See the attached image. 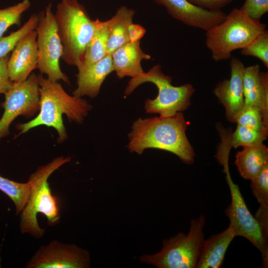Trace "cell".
<instances>
[{
    "instance_id": "1",
    "label": "cell",
    "mask_w": 268,
    "mask_h": 268,
    "mask_svg": "<svg viewBox=\"0 0 268 268\" xmlns=\"http://www.w3.org/2000/svg\"><path fill=\"white\" fill-rule=\"evenodd\" d=\"M187 123L182 112L168 117L139 118L128 134L127 148L141 154L147 148H157L176 155L184 163L191 164L196 156L187 135Z\"/></svg>"
},
{
    "instance_id": "2",
    "label": "cell",
    "mask_w": 268,
    "mask_h": 268,
    "mask_svg": "<svg viewBox=\"0 0 268 268\" xmlns=\"http://www.w3.org/2000/svg\"><path fill=\"white\" fill-rule=\"evenodd\" d=\"M40 92V111L34 119L18 124L16 127L22 134L35 127L45 125L54 128L58 132L59 140L63 142L67 138L62 116L74 122L82 123L92 106L81 97L68 95L62 85L43 77L37 75Z\"/></svg>"
},
{
    "instance_id": "3",
    "label": "cell",
    "mask_w": 268,
    "mask_h": 268,
    "mask_svg": "<svg viewBox=\"0 0 268 268\" xmlns=\"http://www.w3.org/2000/svg\"><path fill=\"white\" fill-rule=\"evenodd\" d=\"M70 160L69 157H57L39 167L30 176L28 181L30 187V194L20 214V228L22 233L30 234L36 238L42 237L45 229L38 224V213L46 216L49 225L54 226L59 222L61 216L58 202L52 194L48 179L55 171Z\"/></svg>"
},
{
    "instance_id": "4",
    "label": "cell",
    "mask_w": 268,
    "mask_h": 268,
    "mask_svg": "<svg viewBox=\"0 0 268 268\" xmlns=\"http://www.w3.org/2000/svg\"><path fill=\"white\" fill-rule=\"evenodd\" d=\"M63 46L62 60L77 67L83 63L86 49L95 29V21L77 0H62L55 13Z\"/></svg>"
},
{
    "instance_id": "5",
    "label": "cell",
    "mask_w": 268,
    "mask_h": 268,
    "mask_svg": "<svg viewBox=\"0 0 268 268\" xmlns=\"http://www.w3.org/2000/svg\"><path fill=\"white\" fill-rule=\"evenodd\" d=\"M266 27L240 8H233L222 22L206 31L205 45L215 62L228 60L233 51L247 47Z\"/></svg>"
},
{
    "instance_id": "6",
    "label": "cell",
    "mask_w": 268,
    "mask_h": 268,
    "mask_svg": "<svg viewBox=\"0 0 268 268\" xmlns=\"http://www.w3.org/2000/svg\"><path fill=\"white\" fill-rule=\"evenodd\" d=\"M161 68L159 64L154 65L147 72L132 78L125 89V94H131L144 83H153L158 89V95L154 99L146 100L145 112L168 117L185 111L189 107L195 89L190 83L178 86L172 85L171 77L165 74Z\"/></svg>"
},
{
    "instance_id": "7",
    "label": "cell",
    "mask_w": 268,
    "mask_h": 268,
    "mask_svg": "<svg viewBox=\"0 0 268 268\" xmlns=\"http://www.w3.org/2000/svg\"><path fill=\"white\" fill-rule=\"evenodd\" d=\"M205 224L203 215L192 219L187 234L179 232L173 237L164 239L159 252L144 255L140 261L158 268H196L204 240Z\"/></svg>"
},
{
    "instance_id": "8",
    "label": "cell",
    "mask_w": 268,
    "mask_h": 268,
    "mask_svg": "<svg viewBox=\"0 0 268 268\" xmlns=\"http://www.w3.org/2000/svg\"><path fill=\"white\" fill-rule=\"evenodd\" d=\"M38 48L37 68L48 79L57 82L62 80L70 85L68 77L62 71L60 59L63 55V46L58 34L52 4L49 3L39 13V20L35 28Z\"/></svg>"
},
{
    "instance_id": "9",
    "label": "cell",
    "mask_w": 268,
    "mask_h": 268,
    "mask_svg": "<svg viewBox=\"0 0 268 268\" xmlns=\"http://www.w3.org/2000/svg\"><path fill=\"white\" fill-rule=\"evenodd\" d=\"M228 185L231 202L225 210L230 223L229 227L235 237L248 239L261 253L262 265L268 267V243L264 238L260 225L249 210L239 186L231 179L230 172L225 173Z\"/></svg>"
},
{
    "instance_id": "10",
    "label": "cell",
    "mask_w": 268,
    "mask_h": 268,
    "mask_svg": "<svg viewBox=\"0 0 268 268\" xmlns=\"http://www.w3.org/2000/svg\"><path fill=\"white\" fill-rule=\"evenodd\" d=\"M1 104L4 112L0 119V141L9 134V127L18 116L31 117L40 109V92L37 75L32 73L23 81L13 82L4 93Z\"/></svg>"
},
{
    "instance_id": "11",
    "label": "cell",
    "mask_w": 268,
    "mask_h": 268,
    "mask_svg": "<svg viewBox=\"0 0 268 268\" xmlns=\"http://www.w3.org/2000/svg\"><path fill=\"white\" fill-rule=\"evenodd\" d=\"M90 264L89 252L73 244L54 240L41 246L27 263L29 268H86Z\"/></svg>"
},
{
    "instance_id": "12",
    "label": "cell",
    "mask_w": 268,
    "mask_h": 268,
    "mask_svg": "<svg viewBox=\"0 0 268 268\" xmlns=\"http://www.w3.org/2000/svg\"><path fill=\"white\" fill-rule=\"evenodd\" d=\"M230 77L219 82L213 92L225 111L228 121L235 123V119L245 106L243 79L245 67L235 57L230 58Z\"/></svg>"
},
{
    "instance_id": "13",
    "label": "cell",
    "mask_w": 268,
    "mask_h": 268,
    "mask_svg": "<svg viewBox=\"0 0 268 268\" xmlns=\"http://www.w3.org/2000/svg\"><path fill=\"white\" fill-rule=\"evenodd\" d=\"M163 5L174 18L194 28L208 30L222 22L226 14L221 10L211 11L199 7L188 0H153Z\"/></svg>"
},
{
    "instance_id": "14",
    "label": "cell",
    "mask_w": 268,
    "mask_h": 268,
    "mask_svg": "<svg viewBox=\"0 0 268 268\" xmlns=\"http://www.w3.org/2000/svg\"><path fill=\"white\" fill-rule=\"evenodd\" d=\"M35 30L17 43L9 56L7 70L9 77L13 82L24 81L37 68L38 48Z\"/></svg>"
},
{
    "instance_id": "15",
    "label": "cell",
    "mask_w": 268,
    "mask_h": 268,
    "mask_svg": "<svg viewBox=\"0 0 268 268\" xmlns=\"http://www.w3.org/2000/svg\"><path fill=\"white\" fill-rule=\"evenodd\" d=\"M77 88L73 95L82 97L97 96L106 77L114 71L112 56L107 54L101 60L87 66L77 67Z\"/></svg>"
},
{
    "instance_id": "16",
    "label": "cell",
    "mask_w": 268,
    "mask_h": 268,
    "mask_svg": "<svg viewBox=\"0 0 268 268\" xmlns=\"http://www.w3.org/2000/svg\"><path fill=\"white\" fill-rule=\"evenodd\" d=\"M114 71L119 78L125 76L134 78L144 72L141 66L143 60L151 56L144 53L140 46V40L129 42L118 48L111 54Z\"/></svg>"
},
{
    "instance_id": "17",
    "label": "cell",
    "mask_w": 268,
    "mask_h": 268,
    "mask_svg": "<svg viewBox=\"0 0 268 268\" xmlns=\"http://www.w3.org/2000/svg\"><path fill=\"white\" fill-rule=\"evenodd\" d=\"M235 237L230 227L204 239L196 268H219L223 264L227 250Z\"/></svg>"
},
{
    "instance_id": "18",
    "label": "cell",
    "mask_w": 268,
    "mask_h": 268,
    "mask_svg": "<svg viewBox=\"0 0 268 268\" xmlns=\"http://www.w3.org/2000/svg\"><path fill=\"white\" fill-rule=\"evenodd\" d=\"M243 147L236 153L235 164L240 176L251 180L268 165V148L263 143Z\"/></svg>"
},
{
    "instance_id": "19",
    "label": "cell",
    "mask_w": 268,
    "mask_h": 268,
    "mask_svg": "<svg viewBox=\"0 0 268 268\" xmlns=\"http://www.w3.org/2000/svg\"><path fill=\"white\" fill-rule=\"evenodd\" d=\"M243 89L245 105L258 107L261 109L264 95L268 92V72H261L258 64L245 67Z\"/></svg>"
},
{
    "instance_id": "20",
    "label": "cell",
    "mask_w": 268,
    "mask_h": 268,
    "mask_svg": "<svg viewBox=\"0 0 268 268\" xmlns=\"http://www.w3.org/2000/svg\"><path fill=\"white\" fill-rule=\"evenodd\" d=\"M135 11L126 6H120L108 20L109 37L107 54H112L118 48L130 42L128 28L133 23Z\"/></svg>"
},
{
    "instance_id": "21",
    "label": "cell",
    "mask_w": 268,
    "mask_h": 268,
    "mask_svg": "<svg viewBox=\"0 0 268 268\" xmlns=\"http://www.w3.org/2000/svg\"><path fill=\"white\" fill-rule=\"evenodd\" d=\"M250 188L259 203L255 217L258 222L263 237L268 238V165L250 180Z\"/></svg>"
},
{
    "instance_id": "22",
    "label": "cell",
    "mask_w": 268,
    "mask_h": 268,
    "mask_svg": "<svg viewBox=\"0 0 268 268\" xmlns=\"http://www.w3.org/2000/svg\"><path fill=\"white\" fill-rule=\"evenodd\" d=\"M95 21V29L94 34L86 49L83 62L78 67L90 65L101 60L108 54V20L101 21L97 18Z\"/></svg>"
},
{
    "instance_id": "23",
    "label": "cell",
    "mask_w": 268,
    "mask_h": 268,
    "mask_svg": "<svg viewBox=\"0 0 268 268\" xmlns=\"http://www.w3.org/2000/svg\"><path fill=\"white\" fill-rule=\"evenodd\" d=\"M0 190L12 201L15 206L16 214L20 213L29 196L30 187L29 182L18 183L0 175Z\"/></svg>"
},
{
    "instance_id": "24",
    "label": "cell",
    "mask_w": 268,
    "mask_h": 268,
    "mask_svg": "<svg viewBox=\"0 0 268 268\" xmlns=\"http://www.w3.org/2000/svg\"><path fill=\"white\" fill-rule=\"evenodd\" d=\"M38 20L39 13H33L19 29L7 36L0 38V59L9 54L21 38L35 30Z\"/></svg>"
},
{
    "instance_id": "25",
    "label": "cell",
    "mask_w": 268,
    "mask_h": 268,
    "mask_svg": "<svg viewBox=\"0 0 268 268\" xmlns=\"http://www.w3.org/2000/svg\"><path fill=\"white\" fill-rule=\"evenodd\" d=\"M268 135L263 132L237 125L235 132L231 134V146L237 148L258 145L263 143Z\"/></svg>"
},
{
    "instance_id": "26",
    "label": "cell",
    "mask_w": 268,
    "mask_h": 268,
    "mask_svg": "<svg viewBox=\"0 0 268 268\" xmlns=\"http://www.w3.org/2000/svg\"><path fill=\"white\" fill-rule=\"evenodd\" d=\"M30 6V0H22L16 4L0 9V38L9 27L20 25L22 14Z\"/></svg>"
},
{
    "instance_id": "27",
    "label": "cell",
    "mask_w": 268,
    "mask_h": 268,
    "mask_svg": "<svg viewBox=\"0 0 268 268\" xmlns=\"http://www.w3.org/2000/svg\"><path fill=\"white\" fill-rule=\"evenodd\" d=\"M235 123L263 132L268 135L264 128L262 111L258 107L245 105L237 116Z\"/></svg>"
},
{
    "instance_id": "28",
    "label": "cell",
    "mask_w": 268,
    "mask_h": 268,
    "mask_svg": "<svg viewBox=\"0 0 268 268\" xmlns=\"http://www.w3.org/2000/svg\"><path fill=\"white\" fill-rule=\"evenodd\" d=\"M244 56L255 57L268 67V31L265 29L258 35L247 47L241 49Z\"/></svg>"
},
{
    "instance_id": "29",
    "label": "cell",
    "mask_w": 268,
    "mask_h": 268,
    "mask_svg": "<svg viewBox=\"0 0 268 268\" xmlns=\"http://www.w3.org/2000/svg\"><path fill=\"white\" fill-rule=\"evenodd\" d=\"M240 9L250 18L260 21L268 11V0H245Z\"/></svg>"
},
{
    "instance_id": "30",
    "label": "cell",
    "mask_w": 268,
    "mask_h": 268,
    "mask_svg": "<svg viewBox=\"0 0 268 268\" xmlns=\"http://www.w3.org/2000/svg\"><path fill=\"white\" fill-rule=\"evenodd\" d=\"M9 56L8 54L0 59V94H4L13 83L9 77L7 70Z\"/></svg>"
},
{
    "instance_id": "31",
    "label": "cell",
    "mask_w": 268,
    "mask_h": 268,
    "mask_svg": "<svg viewBox=\"0 0 268 268\" xmlns=\"http://www.w3.org/2000/svg\"><path fill=\"white\" fill-rule=\"evenodd\" d=\"M201 8L211 11L221 10V9L234 0H188Z\"/></svg>"
},
{
    "instance_id": "32",
    "label": "cell",
    "mask_w": 268,
    "mask_h": 268,
    "mask_svg": "<svg viewBox=\"0 0 268 268\" xmlns=\"http://www.w3.org/2000/svg\"><path fill=\"white\" fill-rule=\"evenodd\" d=\"M130 42H134L140 40L146 33V29L138 24L132 23L128 28Z\"/></svg>"
}]
</instances>
